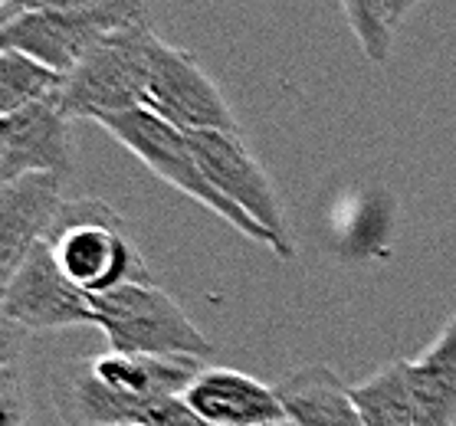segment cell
Wrapping results in <instances>:
<instances>
[{
    "mask_svg": "<svg viewBox=\"0 0 456 426\" xmlns=\"http://www.w3.org/2000/svg\"><path fill=\"white\" fill-rule=\"evenodd\" d=\"M348 394H352L364 426H427L414 404V394L407 387L401 361L384 364L381 371L348 387Z\"/></svg>",
    "mask_w": 456,
    "mask_h": 426,
    "instance_id": "9a60e30c",
    "label": "cell"
},
{
    "mask_svg": "<svg viewBox=\"0 0 456 426\" xmlns=\"http://www.w3.org/2000/svg\"><path fill=\"white\" fill-rule=\"evenodd\" d=\"M155 43V23L128 27V30L105 36L66 76L60 109L69 118H89V122H99L102 115L145 109Z\"/></svg>",
    "mask_w": 456,
    "mask_h": 426,
    "instance_id": "5b68a950",
    "label": "cell"
},
{
    "mask_svg": "<svg viewBox=\"0 0 456 426\" xmlns=\"http://www.w3.org/2000/svg\"><path fill=\"white\" fill-rule=\"evenodd\" d=\"M95 328L115 354H155V358H208L214 344L204 338L191 315L155 282H135L93 295Z\"/></svg>",
    "mask_w": 456,
    "mask_h": 426,
    "instance_id": "277c9868",
    "label": "cell"
},
{
    "mask_svg": "<svg viewBox=\"0 0 456 426\" xmlns=\"http://www.w3.org/2000/svg\"><path fill=\"white\" fill-rule=\"evenodd\" d=\"M292 426H364L348 387L329 364L296 367L276 384Z\"/></svg>",
    "mask_w": 456,
    "mask_h": 426,
    "instance_id": "4fadbf2b",
    "label": "cell"
},
{
    "mask_svg": "<svg viewBox=\"0 0 456 426\" xmlns=\"http://www.w3.org/2000/svg\"><path fill=\"white\" fill-rule=\"evenodd\" d=\"M93 374L115 387L118 394L151 404L161 397H181L191 381L204 371L200 358H155V354H115L105 351L89 361Z\"/></svg>",
    "mask_w": 456,
    "mask_h": 426,
    "instance_id": "7c38bea8",
    "label": "cell"
},
{
    "mask_svg": "<svg viewBox=\"0 0 456 426\" xmlns=\"http://www.w3.org/2000/svg\"><path fill=\"white\" fill-rule=\"evenodd\" d=\"M151 23L148 0H109L93 7H60V11H20L4 17L0 50H20L69 76L86 56L118 30Z\"/></svg>",
    "mask_w": 456,
    "mask_h": 426,
    "instance_id": "3957f363",
    "label": "cell"
},
{
    "mask_svg": "<svg viewBox=\"0 0 456 426\" xmlns=\"http://www.w3.org/2000/svg\"><path fill=\"white\" fill-rule=\"evenodd\" d=\"M187 135L210 184L270 233L273 253L280 260H296V239L286 223L280 194L253 151L243 145L240 132H187Z\"/></svg>",
    "mask_w": 456,
    "mask_h": 426,
    "instance_id": "8992f818",
    "label": "cell"
},
{
    "mask_svg": "<svg viewBox=\"0 0 456 426\" xmlns=\"http://www.w3.org/2000/svg\"><path fill=\"white\" fill-rule=\"evenodd\" d=\"M424 0H397V20H404L407 13L414 11V7H420Z\"/></svg>",
    "mask_w": 456,
    "mask_h": 426,
    "instance_id": "ffe728a7",
    "label": "cell"
},
{
    "mask_svg": "<svg viewBox=\"0 0 456 426\" xmlns=\"http://www.w3.org/2000/svg\"><path fill=\"white\" fill-rule=\"evenodd\" d=\"M46 246L86 295L155 282L125 217L102 197H66L46 233Z\"/></svg>",
    "mask_w": 456,
    "mask_h": 426,
    "instance_id": "6da1fadb",
    "label": "cell"
},
{
    "mask_svg": "<svg viewBox=\"0 0 456 426\" xmlns=\"http://www.w3.org/2000/svg\"><path fill=\"white\" fill-rule=\"evenodd\" d=\"M401 367L427 426H456V309L434 344Z\"/></svg>",
    "mask_w": 456,
    "mask_h": 426,
    "instance_id": "5bb4252c",
    "label": "cell"
},
{
    "mask_svg": "<svg viewBox=\"0 0 456 426\" xmlns=\"http://www.w3.org/2000/svg\"><path fill=\"white\" fill-rule=\"evenodd\" d=\"M93 4H109V0H13L11 7H4V17L20 11H60V7H93Z\"/></svg>",
    "mask_w": 456,
    "mask_h": 426,
    "instance_id": "d6986e66",
    "label": "cell"
},
{
    "mask_svg": "<svg viewBox=\"0 0 456 426\" xmlns=\"http://www.w3.org/2000/svg\"><path fill=\"white\" fill-rule=\"evenodd\" d=\"M184 400L214 426H289L276 387L233 367H204L184 390Z\"/></svg>",
    "mask_w": 456,
    "mask_h": 426,
    "instance_id": "8fae6325",
    "label": "cell"
},
{
    "mask_svg": "<svg viewBox=\"0 0 456 426\" xmlns=\"http://www.w3.org/2000/svg\"><path fill=\"white\" fill-rule=\"evenodd\" d=\"M66 181L56 174H23L0 184V282L17 272L27 253L46 239L66 204Z\"/></svg>",
    "mask_w": 456,
    "mask_h": 426,
    "instance_id": "30bf717a",
    "label": "cell"
},
{
    "mask_svg": "<svg viewBox=\"0 0 456 426\" xmlns=\"http://www.w3.org/2000/svg\"><path fill=\"white\" fill-rule=\"evenodd\" d=\"M145 109L181 132H240L233 109L194 52L177 50L161 36L151 52Z\"/></svg>",
    "mask_w": 456,
    "mask_h": 426,
    "instance_id": "ba28073f",
    "label": "cell"
},
{
    "mask_svg": "<svg viewBox=\"0 0 456 426\" xmlns=\"http://www.w3.org/2000/svg\"><path fill=\"white\" fill-rule=\"evenodd\" d=\"M62 89V73L20 50H0V115H13L27 105L60 102Z\"/></svg>",
    "mask_w": 456,
    "mask_h": 426,
    "instance_id": "2e32d148",
    "label": "cell"
},
{
    "mask_svg": "<svg viewBox=\"0 0 456 426\" xmlns=\"http://www.w3.org/2000/svg\"><path fill=\"white\" fill-rule=\"evenodd\" d=\"M348 27L362 52L374 66H384L395 46V33L401 27L397 20V0H338Z\"/></svg>",
    "mask_w": 456,
    "mask_h": 426,
    "instance_id": "e0dca14e",
    "label": "cell"
},
{
    "mask_svg": "<svg viewBox=\"0 0 456 426\" xmlns=\"http://www.w3.org/2000/svg\"><path fill=\"white\" fill-rule=\"evenodd\" d=\"M4 322L20 332H62L93 325V295H86L56 262L46 239L37 243L27 260L4 282Z\"/></svg>",
    "mask_w": 456,
    "mask_h": 426,
    "instance_id": "52a82bcc",
    "label": "cell"
},
{
    "mask_svg": "<svg viewBox=\"0 0 456 426\" xmlns=\"http://www.w3.org/2000/svg\"><path fill=\"white\" fill-rule=\"evenodd\" d=\"M11 4H13V0H0V7H11Z\"/></svg>",
    "mask_w": 456,
    "mask_h": 426,
    "instance_id": "44dd1931",
    "label": "cell"
},
{
    "mask_svg": "<svg viewBox=\"0 0 456 426\" xmlns=\"http://www.w3.org/2000/svg\"><path fill=\"white\" fill-rule=\"evenodd\" d=\"M73 171V118L60 102L27 105L0 118V184L23 174H56L69 181Z\"/></svg>",
    "mask_w": 456,
    "mask_h": 426,
    "instance_id": "9c48e42d",
    "label": "cell"
},
{
    "mask_svg": "<svg viewBox=\"0 0 456 426\" xmlns=\"http://www.w3.org/2000/svg\"><path fill=\"white\" fill-rule=\"evenodd\" d=\"M0 426H33L30 390L20 367V328L4 322V364H0Z\"/></svg>",
    "mask_w": 456,
    "mask_h": 426,
    "instance_id": "ac0fdd59",
    "label": "cell"
},
{
    "mask_svg": "<svg viewBox=\"0 0 456 426\" xmlns=\"http://www.w3.org/2000/svg\"><path fill=\"white\" fill-rule=\"evenodd\" d=\"M95 125L105 128L118 145L128 148L151 174L161 177L165 184H171L177 194L198 200L200 207L214 210V213H217L224 223H230L237 233H243L247 239L263 243V246H270L273 250L270 233L259 227L249 213H243L237 204H230V200L208 181V174H204V167H200L198 155H194V145H191V135H187V132H181L177 125H171V122H165V118L151 115L148 109L102 115Z\"/></svg>",
    "mask_w": 456,
    "mask_h": 426,
    "instance_id": "7a4b0ae2",
    "label": "cell"
}]
</instances>
